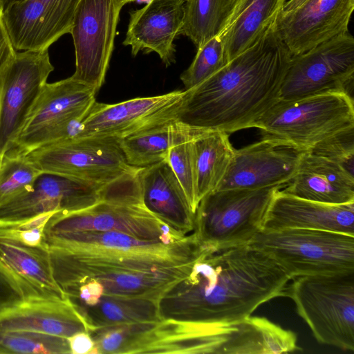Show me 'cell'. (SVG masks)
<instances>
[{
    "label": "cell",
    "instance_id": "1",
    "mask_svg": "<svg viewBox=\"0 0 354 354\" xmlns=\"http://www.w3.org/2000/svg\"><path fill=\"white\" fill-rule=\"evenodd\" d=\"M55 279L64 292L89 280L102 295L159 302L189 274L202 243L192 232L165 242L118 232L44 233Z\"/></svg>",
    "mask_w": 354,
    "mask_h": 354
},
{
    "label": "cell",
    "instance_id": "2",
    "mask_svg": "<svg viewBox=\"0 0 354 354\" xmlns=\"http://www.w3.org/2000/svg\"><path fill=\"white\" fill-rule=\"evenodd\" d=\"M290 281L272 257L249 243L202 242L189 274L159 300L160 318L197 325L239 321L286 297Z\"/></svg>",
    "mask_w": 354,
    "mask_h": 354
},
{
    "label": "cell",
    "instance_id": "3",
    "mask_svg": "<svg viewBox=\"0 0 354 354\" xmlns=\"http://www.w3.org/2000/svg\"><path fill=\"white\" fill-rule=\"evenodd\" d=\"M291 57L274 24L254 45L185 90L176 121L190 129L228 134L254 127L279 98Z\"/></svg>",
    "mask_w": 354,
    "mask_h": 354
},
{
    "label": "cell",
    "instance_id": "4",
    "mask_svg": "<svg viewBox=\"0 0 354 354\" xmlns=\"http://www.w3.org/2000/svg\"><path fill=\"white\" fill-rule=\"evenodd\" d=\"M353 127V99L344 91L279 98L254 124L261 140L301 151H310L325 139Z\"/></svg>",
    "mask_w": 354,
    "mask_h": 354
},
{
    "label": "cell",
    "instance_id": "5",
    "mask_svg": "<svg viewBox=\"0 0 354 354\" xmlns=\"http://www.w3.org/2000/svg\"><path fill=\"white\" fill-rule=\"evenodd\" d=\"M138 173L108 185L95 204L77 211L56 212L44 233L118 232L144 240L172 242L183 235L150 212L142 200Z\"/></svg>",
    "mask_w": 354,
    "mask_h": 354
},
{
    "label": "cell",
    "instance_id": "6",
    "mask_svg": "<svg viewBox=\"0 0 354 354\" xmlns=\"http://www.w3.org/2000/svg\"><path fill=\"white\" fill-rule=\"evenodd\" d=\"M289 283L286 297L319 343L354 351V272L308 275Z\"/></svg>",
    "mask_w": 354,
    "mask_h": 354
},
{
    "label": "cell",
    "instance_id": "7",
    "mask_svg": "<svg viewBox=\"0 0 354 354\" xmlns=\"http://www.w3.org/2000/svg\"><path fill=\"white\" fill-rule=\"evenodd\" d=\"M249 243L272 257L291 280L301 276L354 272V235L287 228L261 231Z\"/></svg>",
    "mask_w": 354,
    "mask_h": 354
},
{
    "label": "cell",
    "instance_id": "8",
    "mask_svg": "<svg viewBox=\"0 0 354 354\" xmlns=\"http://www.w3.org/2000/svg\"><path fill=\"white\" fill-rule=\"evenodd\" d=\"M282 187L213 191L199 202L194 217L197 239L214 245L248 243L263 230L270 202Z\"/></svg>",
    "mask_w": 354,
    "mask_h": 354
},
{
    "label": "cell",
    "instance_id": "9",
    "mask_svg": "<svg viewBox=\"0 0 354 354\" xmlns=\"http://www.w3.org/2000/svg\"><path fill=\"white\" fill-rule=\"evenodd\" d=\"M41 172L109 185L136 174L113 138H72L35 148L24 155Z\"/></svg>",
    "mask_w": 354,
    "mask_h": 354
},
{
    "label": "cell",
    "instance_id": "10",
    "mask_svg": "<svg viewBox=\"0 0 354 354\" xmlns=\"http://www.w3.org/2000/svg\"><path fill=\"white\" fill-rule=\"evenodd\" d=\"M96 93L93 88L71 77L46 83L8 153L24 156L40 146L76 138L82 122L96 101Z\"/></svg>",
    "mask_w": 354,
    "mask_h": 354
},
{
    "label": "cell",
    "instance_id": "11",
    "mask_svg": "<svg viewBox=\"0 0 354 354\" xmlns=\"http://www.w3.org/2000/svg\"><path fill=\"white\" fill-rule=\"evenodd\" d=\"M354 80V39L348 32L292 55L279 98L291 100L329 91L350 94Z\"/></svg>",
    "mask_w": 354,
    "mask_h": 354
},
{
    "label": "cell",
    "instance_id": "12",
    "mask_svg": "<svg viewBox=\"0 0 354 354\" xmlns=\"http://www.w3.org/2000/svg\"><path fill=\"white\" fill-rule=\"evenodd\" d=\"M54 70L48 49L17 52L0 73V164L14 147Z\"/></svg>",
    "mask_w": 354,
    "mask_h": 354
},
{
    "label": "cell",
    "instance_id": "13",
    "mask_svg": "<svg viewBox=\"0 0 354 354\" xmlns=\"http://www.w3.org/2000/svg\"><path fill=\"white\" fill-rule=\"evenodd\" d=\"M120 0H80L71 34L75 53L73 80L93 88L103 85L114 48Z\"/></svg>",
    "mask_w": 354,
    "mask_h": 354
},
{
    "label": "cell",
    "instance_id": "14",
    "mask_svg": "<svg viewBox=\"0 0 354 354\" xmlns=\"http://www.w3.org/2000/svg\"><path fill=\"white\" fill-rule=\"evenodd\" d=\"M300 351L294 332L263 317L198 325L192 341L193 354H280Z\"/></svg>",
    "mask_w": 354,
    "mask_h": 354
},
{
    "label": "cell",
    "instance_id": "15",
    "mask_svg": "<svg viewBox=\"0 0 354 354\" xmlns=\"http://www.w3.org/2000/svg\"><path fill=\"white\" fill-rule=\"evenodd\" d=\"M186 91L136 97L116 104L93 103L76 138L119 139L171 121H176Z\"/></svg>",
    "mask_w": 354,
    "mask_h": 354
},
{
    "label": "cell",
    "instance_id": "16",
    "mask_svg": "<svg viewBox=\"0 0 354 354\" xmlns=\"http://www.w3.org/2000/svg\"><path fill=\"white\" fill-rule=\"evenodd\" d=\"M107 185L41 172L28 192L0 207V225L18 223L46 212L88 207L102 198Z\"/></svg>",
    "mask_w": 354,
    "mask_h": 354
},
{
    "label": "cell",
    "instance_id": "17",
    "mask_svg": "<svg viewBox=\"0 0 354 354\" xmlns=\"http://www.w3.org/2000/svg\"><path fill=\"white\" fill-rule=\"evenodd\" d=\"M354 0H306L280 12L275 26L290 54L299 55L348 32Z\"/></svg>",
    "mask_w": 354,
    "mask_h": 354
},
{
    "label": "cell",
    "instance_id": "18",
    "mask_svg": "<svg viewBox=\"0 0 354 354\" xmlns=\"http://www.w3.org/2000/svg\"><path fill=\"white\" fill-rule=\"evenodd\" d=\"M80 0H23L3 11L15 50H40L70 33Z\"/></svg>",
    "mask_w": 354,
    "mask_h": 354
},
{
    "label": "cell",
    "instance_id": "19",
    "mask_svg": "<svg viewBox=\"0 0 354 354\" xmlns=\"http://www.w3.org/2000/svg\"><path fill=\"white\" fill-rule=\"evenodd\" d=\"M303 152L261 139L235 149L231 165L216 190L283 187L295 174Z\"/></svg>",
    "mask_w": 354,
    "mask_h": 354
},
{
    "label": "cell",
    "instance_id": "20",
    "mask_svg": "<svg viewBox=\"0 0 354 354\" xmlns=\"http://www.w3.org/2000/svg\"><path fill=\"white\" fill-rule=\"evenodd\" d=\"M186 0H151L132 10L122 44L131 46L135 57L140 51L157 53L167 67L176 61L174 40L183 25Z\"/></svg>",
    "mask_w": 354,
    "mask_h": 354
},
{
    "label": "cell",
    "instance_id": "21",
    "mask_svg": "<svg viewBox=\"0 0 354 354\" xmlns=\"http://www.w3.org/2000/svg\"><path fill=\"white\" fill-rule=\"evenodd\" d=\"M0 269L18 286L24 301L64 299L46 245H26L0 231Z\"/></svg>",
    "mask_w": 354,
    "mask_h": 354
},
{
    "label": "cell",
    "instance_id": "22",
    "mask_svg": "<svg viewBox=\"0 0 354 354\" xmlns=\"http://www.w3.org/2000/svg\"><path fill=\"white\" fill-rule=\"evenodd\" d=\"M281 189L270 202L262 231L303 228L354 235V203H322L297 198Z\"/></svg>",
    "mask_w": 354,
    "mask_h": 354
},
{
    "label": "cell",
    "instance_id": "23",
    "mask_svg": "<svg viewBox=\"0 0 354 354\" xmlns=\"http://www.w3.org/2000/svg\"><path fill=\"white\" fill-rule=\"evenodd\" d=\"M281 189L302 199L331 204L354 203V176L341 165L304 151L292 179Z\"/></svg>",
    "mask_w": 354,
    "mask_h": 354
},
{
    "label": "cell",
    "instance_id": "24",
    "mask_svg": "<svg viewBox=\"0 0 354 354\" xmlns=\"http://www.w3.org/2000/svg\"><path fill=\"white\" fill-rule=\"evenodd\" d=\"M138 180L142 200L150 212L183 235L194 232L195 214L167 160L140 168Z\"/></svg>",
    "mask_w": 354,
    "mask_h": 354
},
{
    "label": "cell",
    "instance_id": "25",
    "mask_svg": "<svg viewBox=\"0 0 354 354\" xmlns=\"http://www.w3.org/2000/svg\"><path fill=\"white\" fill-rule=\"evenodd\" d=\"M28 330L68 338L89 331L82 314L64 299L24 301L0 310V331Z\"/></svg>",
    "mask_w": 354,
    "mask_h": 354
},
{
    "label": "cell",
    "instance_id": "26",
    "mask_svg": "<svg viewBox=\"0 0 354 354\" xmlns=\"http://www.w3.org/2000/svg\"><path fill=\"white\" fill-rule=\"evenodd\" d=\"M286 0H238L219 36L226 64L257 41L275 24Z\"/></svg>",
    "mask_w": 354,
    "mask_h": 354
},
{
    "label": "cell",
    "instance_id": "27",
    "mask_svg": "<svg viewBox=\"0 0 354 354\" xmlns=\"http://www.w3.org/2000/svg\"><path fill=\"white\" fill-rule=\"evenodd\" d=\"M199 201L216 190L232 162L235 149L228 133L222 131L194 129Z\"/></svg>",
    "mask_w": 354,
    "mask_h": 354
},
{
    "label": "cell",
    "instance_id": "28",
    "mask_svg": "<svg viewBox=\"0 0 354 354\" xmlns=\"http://www.w3.org/2000/svg\"><path fill=\"white\" fill-rule=\"evenodd\" d=\"M87 323L88 333L103 328L160 320L156 301L102 295L93 306L77 308Z\"/></svg>",
    "mask_w": 354,
    "mask_h": 354
},
{
    "label": "cell",
    "instance_id": "29",
    "mask_svg": "<svg viewBox=\"0 0 354 354\" xmlns=\"http://www.w3.org/2000/svg\"><path fill=\"white\" fill-rule=\"evenodd\" d=\"M238 0H186L180 31L198 48L225 29Z\"/></svg>",
    "mask_w": 354,
    "mask_h": 354
},
{
    "label": "cell",
    "instance_id": "30",
    "mask_svg": "<svg viewBox=\"0 0 354 354\" xmlns=\"http://www.w3.org/2000/svg\"><path fill=\"white\" fill-rule=\"evenodd\" d=\"M177 128L171 121L118 139L127 163L142 168L167 160Z\"/></svg>",
    "mask_w": 354,
    "mask_h": 354
},
{
    "label": "cell",
    "instance_id": "31",
    "mask_svg": "<svg viewBox=\"0 0 354 354\" xmlns=\"http://www.w3.org/2000/svg\"><path fill=\"white\" fill-rule=\"evenodd\" d=\"M177 123L178 128L169 151L167 162L180 182L195 214L200 201L197 189L194 130Z\"/></svg>",
    "mask_w": 354,
    "mask_h": 354
},
{
    "label": "cell",
    "instance_id": "32",
    "mask_svg": "<svg viewBox=\"0 0 354 354\" xmlns=\"http://www.w3.org/2000/svg\"><path fill=\"white\" fill-rule=\"evenodd\" d=\"M71 353L68 338L28 330L0 331V354Z\"/></svg>",
    "mask_w": 354,
    "mask_h": 354
},
{
    "label": "cell",
    "instance_id": "33",
    "mask_svg": "<svg viewBox=\"0 0 354 354\" xmlns=\"http://www.w3.org/2000/svg\"><path fill=\"white\" fill-rule=\"evenodd\" d=\"M40 174L24 156L6 154L0 164V207L28 192Z\"/></svg>",
    "mask_w": 354,
    "mask_h": 354
},
{
    "label": "cell",
    "instance_id": "34",
    "mask_svg": "<svg viewBox=\"0 0 354 354\" xmlns=\"http://www.w3.org/2000/svg\"><path fill=\"white\" fill-rule=\"evenodd\" d=\"M225 64L223 42L219 36L214 37L197 48L193 62L180 75L185 90L201 83Z\"/></svg>",
    "mask_w": 354,
    "mask_h": 354
},
{
    "label": "cell",
    "instance_id": "35",
    "mask_svg": "<svg viewBox=\"0 0 354 354\" xmlns=\"http://www.w3.org/2000/svg\"><path fill=\"white\" fill-rule=\"evenodd\" d=\"M310 152L341 165L353 174L354 127L325 139Z\"/></svg>",
    "mask_w": 354,
    "mask_h": 354
},
{
    "label": "cell",
    "instance_id": "36",
    "mask_svg": "<svg viewBox=\"0 0 354 354\" xmlns=\"http://www.w3.org/2000/svg\"><path fill=\"white\" fill-rule=\"evenodd\" d=\"M24 301L21 292L15 281L0 269V310Z\"/></svg>",
    "mask_w": 354,
    "mask_h": 354
},
{
    "label": "cell",
    "instance_id": "37",
    "mask_svg": "<svg viewBox=\"0 0 354 354\" xmlns=\"http://www.w3.org/2000/svg\"><path fill=\"white\" fill-rule=\"evenodd\" d=\"M16 53L4 22L3 10L0 4V73L14 59Z\"/></svg>",
    "mask_w": 354,
    "mask_h": 354
},
{
    "label": "cell",
    "instance_id": "38",
    "mask_svg": "<svg viewBox=\"0 0 354 354\" xmlns=\"http://www.w3.org/2000/svg\"><path fill=\"white\" fill-rule=\"evenodd\" d=\"M71 353L92 354L94 342L87 332H80L68 338Z\"/></svg>",
    "mask_w": 354,
    "mask_h": 354
},
{
    "label": "cell",
    "instance_id": "39",
    "mask_svg": "<svg viewBox=\"0 0 354 354\" xmlns=\"http://www.w3.org/2000/svg\"><path fill=\"white\" fill-rule=\"evenodd\" d=\"M306 0H288L285 3L281 12L290 11L302 4Z\"/></svg>",
    "mask_w": 354,
    "mask_h": 354
},
{
    "label": "cell",
    "instance_id": "40",
    "mask_svg": "<svg viewBox=\"0 0 354 354\" xmlns=\"http://www.w3.org/2000/svg\"><path fill=\"white\" fill-rule=\"evenodd\" d=\"M23 0H0V4L3 8V10L4 11L6 9H7L9 6L12 5L15 3H17L18 1H21Z\"/></svg>",
    "mask_w": 354,
    "mask_h": 354
},
{
    "label": "cell",
    "instance_id": "41",
    "mask_svg": "<svg viewBox=\"0 0 354 354\" xmlns=\"http://www.w3.org/2000/svg\"><path fill=\"white\" fill-rule=\"evenodd\" d=\"M120 1L123 4V6H124L126 3L135 1L136 0H120Z\"/></svg>",
    "mask_w": 354,
    "mask_h": 354
},
{
    "label": "cell",
    "instance_id": "42",
    "mask_svg": "<svg viewBox=\"0 0 354 354\" xmlns=\"http://www.w3.org/2000/svg\"><path fill=\"white\" fill-rule=\"evenodd\" d=\"M138 3H148L151 0H136Z\"/></svg>",
    "mask_w": 354,
    "mask_h": 354
}]
</instances>
